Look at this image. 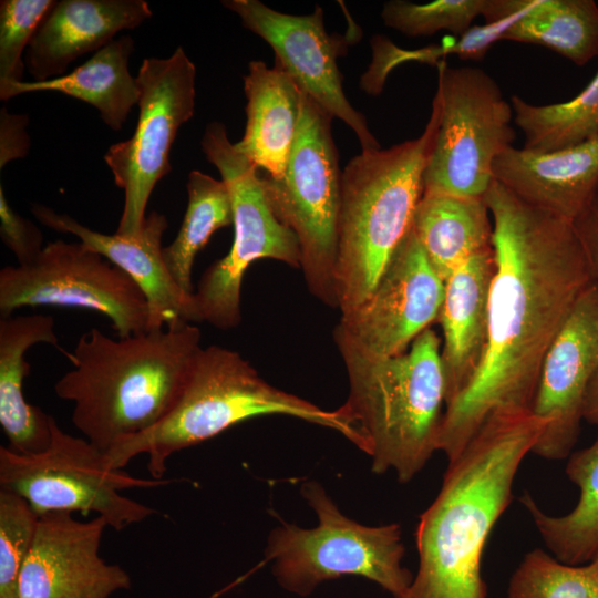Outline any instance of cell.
Masks as SVG:
<instances>
[{"instance_id":"6da1fadb","label":"cell","mask_w":598,"mask_h":598,"mask_svg":"<svg viewBox=\"0 0 598 598\" xmlns=\"http://www.w3.org/2000/svg\"><path fill=\"white\" fill-rule=\"evenodd\" d=\"M484 199L495 255L487 346L468 386L444 410L439 451L448 463L489 416L532 411L544 359L592 281L570 220L520 200L496 181Z\"/></svg>"},{"instance_id":"7a4b0ae2","label":"cell","mask_w":598,"mask_h":598,"mask_svg":"<svg viewBox=\"0 0 598 598\" xmlns=\"http://www.w3.org/2000/svg\"><path fill=\"white\" fill-rule=\"evenodd\" d=\"M546 426L532 411L494 414L448 463L440 492L420 516L419 568L401 598H487L481 566L488 535Z\"/></svg>"},{"instance_id":"3957f363","label":"cell","mask_w":598,"mask_h":598,"mask_svg":"<svg viewBox=\"0 0 598 598\" xmlns=\"http://www.w3.org/2000/svg\"><path fill=\"white\" fill-rule=\"evenodd\" d=\"M190 323L112 339L93 328L66 353L55 383L73 425L103 453L159 423L177 402L200 347Z\"/></svg>"},{"instance_id":"277c9868","label":"cell","mask_w":598,"mask_h":598,"mask_svg":"<svg viewBox=\"0 0 598 598\" xmlns=\"http://www.w3.org/2000/svg\"><path fill=\"white\" fill-rule=\"evenodd\" d=\"M333 339L349 382L340 409L357 434V446L371 457L372 472L392 471L401 483L410 482L439 451L445 410L439 336L429 328L406 351L383 358Z\"/></svg>"},{"instance_id":"5b68a950","label":"cell","mask_w":598,"mask_h":598,"mask_svg":"<svg viewBox=\"0 0 598 598\" xmlns=\"http://www.w3.org/2000/svg\"><path fill=\"white\" fill-rule=\"evenodd\" d=\"M437 124L433 99L419 137L385 150L361 151L342 171L336 268L341 315L372 293L412 230Z\"/></svg>"},{"instance_id":"8992f818","label":"cell","mask_w":598,"mask_h":598,"mask_svg":"<svg viewBox=\"0 0 598 598\" xmlns=\"http://www.w3.org/2000/svg\"><path fill=\"white\" fill-rule=\"evenodd\" d=\"M287 415L329 427L353 444L357 435L340 408L328 411L264 380L238 352L219 346L200 348L171 412L152 429L125 439L106 453L111 468L148 456L152 478L163 480L168 458L248 419Z\"/></svg>"},{"instance_id":"52a82bcc","label":"cell","mask_w":598,"mask_h":598,"mask_svg":"<svg viewBox=\"0 0 598 598\" xmlns=\"http://www.w3.org/2000/svg\"><path fill=\"white\" fill-rule=\"evenodd\" d=\"M300 493L318 524L302 528L282 522L270 530L265 556L277 584L306 597L324 581L358 576L401 598L413 575L402 565L400 524L367 526L347 517L317 481L303 483Z\"/></svg>"},{"instance_id":"ba28073f","label":"cell","mask_w":598,"mask_h":598,"mask_svg":"<svg viewBox=\"0 0 598 598\" xmlns=\"http://www.w3.org/2000/svg\"><path fill=\"white\" fill-rule=\"evenodd\" d=\"M332 120L301 91L299 125L285 174L260 175L272 213L298 239L308 290L339 309L336 268L342 172Z\"/></svg>"},{"instance_id":"9c48e42d","label":"cell","mask_w":598,"mask_h":598,"mask_svg":"<svg viewBox=\"0 0 598 598\" xmlns=\"http://www.w3.org/2000/svg\"><path fill=\"white\" fill-rule=\"evenodd\" d=\"M200 147L229 192L234 240L228 254L203 274L189 299L187 321L226 330L240 323L241 282L249 265L269 258L300 268L301 254L296 235L272 213L259 169L230 142L226 126L210 122Z\"/></svg>"},{"instance_id":"30bf717a","label":"cell","mask_w":598,"mask_h":598,"mask_svg":"<svg viewBox=\"0 0 598 598\" xmlns=\"http://www.w3.org/2000/svg\"><path fill=\"white\" fill-rule=\"evenodd\" d=\"M439 124L423 173L424 193L484 198L495 159L515 140L513 109L485 71L437 64Z\"/></svg>"},{"instance_id":"8fae6325","label":"cell","mask_w":598,"mask_h":598,"mask_svg":"<svg viewBox=\"0 0 598 598\" xmlns=\"http://www.w3.org/2000/svg\"><path fill=\"white\" fill-rule=\"evenodd\" d=\"M51 430V443L42 453L23 455L0 447V489L20 495L38 515L93 512L117 532L155 513L122 491L165 486L172 480L141 478L111 468L105 453L86 439L65 433L54 419Z\"/></svg>"},{"instance_id":"7c38bea8","label":"cell","mask_w":598,"mask_h":598,"mask_svg":"<svg viewBox=\"0 0 598 598\" xmlns=\"http://www.w3.org/2000/svg\"><path fill=\"white\" fill-rule=\"evenodd\" d=\"M195 80V64L182 47L168 58L144 59L140 66L135 131L111 145L103 157L116 186L124 190L120 235L142 234L151 194L172 169L169 153L177 132L194 115Z\"/></svg>"},{"instance_id":"4fadbf2b","label":"cell","mask_w":598,"mask_h":598,"mask_svg":"<svg viewBox=\"0 0 598 598\" xmlns=\"http://www.w3.org/2000/svg\"><path fill=\"white\" fill-rule=\"evenodd\" d=\"M95 310L112 321L120 338L148 332V305L122 269L80 241L55 240L34 262L0 270V313L23 307Z\"/></svg>"},{"instance_id":"5bb4252c","label":"cell","mask_w":598,"mask_h":598,"mask_svg":"<svg viewBox=\"0 0 598 598\" xmlns=\"http://www.w3.org/2000/svg\"><path fill=\"white\" fill-rule=\"evenodd\" d=\"M444 291V281L411 230L372 293L341 315L333 337L368 355L400 354L437 321Z\"/></svg>"},{"instance_id":"9a60e30c","label":"cell","mask_w":598,"mask_h":598,"mask_svg":"<svg viewBox=\"0 0 598 598\" xmlns=\"http://www.w3.org/2000/svg\"><path fill=\"white\" fill-rule=\"evenodd\" d=\"M221 3L239 17L244 28L272 48L276 64L303 93L353 131L363 152L381 148L364 115L344 94L337 59L346 45L327 32L321 7L316 6L310 14L293 16L258 0H224Z\"/></svg>"},{"instance_id":"2e32d148","label":"cell","mask_w":598,"mask_h":598,"mask_svg":"<svg viewBox=\"0 0 598 598\" xmlns=\"http://www.w3.org/2000/svg\"><path fill=\"white\" fill-rule=\"evenodd\" d=\"M598 372V282L580 295L542 365L532 412L547 426L532 453L564 460L573 453L586 391Z\"/></svg>"},{"instance_id":"e0dca14e","label":"cell","mask_w":598,"mask_h":598,"mask_svg":"<svg viewBox=\"0 0 598 598\" xmlns=\"http://www.w3.org/2000/svg\"><path fill=\"white\" fill-rule=\"evenodd\" d=\"M107 526L102 516L83 522L69 512L39 515L19 598H109L128 589L130 575L99 554Z\"/></svg>"},{"instance_id":"ac0fdd59","label":"cell","mask_w":598,"mask_h":598,"mask_svg":"<svg viewBox=\"0 0 598 598\" xmlns=\"http://www.w3.org/2000/svg\"><path fill=\"white\" fill-rule=\"evenodd\" d=\"M31 212L43 226L76 236L84 247L106 258L134 280L148 305V331L188 323L190 298L174 282L163 258L162 238L168 226L163 214L151 212L142 234L131 237L93 230L42 204H33Z\"/></svg>"},{"instance_id":"d6986e66","label":"cell","mask_w":598,"mask_h":598,"mask_svg":"<svg viewBox=\"0 0 598 598\" xmlns=\"http://www.w3.org/2000/svg\"><path fill=\"white\" fill-rule=\"evenodd\" d=\"M152 17L144 0H60L40 23L24 54L34 82L64 75L83 54L97 52L123 30Z\"/></svg>"},{"instance_id":"ffe728a7","label":"cell","mask_w":598,"mask_h":598,"mask_svg":"<svg viewBox=\"0 0 598 598\" xmlns=\"http://www.w3.org/2000/svg\"><path fill=\"white\" fill-rule=\"evenodd\" d=\"M493 176L520 200L573 221L598 184V134L545 153L511 146L495 159Z\"/></svg>"},{"instance_id":"44dd1931","label":"cell","mask_w":598,"mask_h":598,"mask_svg":"<svg viewBox=\"0 0 598 598\" xmlns=\"http://www.w3.org/2000/svg\"><path fill=\"white\" fill-rule=\"evenodd\" d=\"M495 271L494 248L465 261L445 280L437 321L441 324V361L445 406L471 383L485 354L488 301Z\"/></svg>"},{"instance_id":"7402d4cb","label":"cell","mask_w":598,"mask_h":598,"mask_svg":"<svg viewBox=\"0 0 598 598\" xmlns=\"http://www.w3.org/2000/svg\"><path fill=\"white\" fill-rule=\"evenodd\" d=\"M244 92L246 126L235 146L265 175L280 178L298 131L301 90L280 65L255 60L244 76Z\"/></svg>"},{"instance_id":"603a6c76","label":"cell","mask_w":598,"mask_h":598,"mask_svg":"<svg viewBox=\"0 0 598 598\" xmlns=\"http://www.w3.org/2000/svg\"><path fill=\"white\" fill-rule=\"evenodd\" d=\"M59 348L54 320L44 315L10 316L0 320V424L9 448L23 455L44 452L52 437L53 416L28 403L23 382L31 367L27 351L34 344Z\"/></svg>"},{"instance_id":"cb8c5ba5","label":"cell","mask_w":598,"mask_h":598,"mask_svg":"<svg viewBox=\"0 0 598 598\" xmlns=\"http://www.w3.org/2000/svg\"><path fill=\"white\" fill-rule=\"evenodd\" d=\"M133 50V38L121 35L65 75L43 82L0 85V99L7 101L25 93L58 92L94 106L111 130L121 131L140 100L136 76L128 68Z\"/></svg>"},{"instance_id":"d4e9b609","label":"cell","mask_w":598,"mask_h":598,"mask_svg":"<svg viewBox=\"0 0 598 598\" xmlns=\"http://www.w3.org/2000/svg\"><path fill=\"white\" fill-rule=\"evenodd\" d=\"M412 230L444 282L470 258L493 248V220L484 198L424 193Z\"/></svg>"},{"instance_id":"484cf974","label":"cell","mask_w":598,"mask_h":598,"mask_svg":"<svg viewBox=\"0 0 598 598\" xmlns=\"http://www.w3.org/2000/svg\"><path fill=\"white\" fill-rule=\"evenodd\" d=\"M566 474L579 488V499L567 514L545 513L527 492L519 502L550 555L568 565H584L598 555V436L568 456Z\"/></svg>"},{"instance_id":"4316f807","label":"cell","mask_w":598,"mask_h":598,"mask_svg":"<svg viewBox=\"0 0 598 598\" xmlns=\"http://www.w3.org/2000/svg\"><path fill=\"white\" fill-rule=\"evenodd\" d=\"M503 40L548 48L578 66L598 56L595 0H535Z\"/></svg>"},{"instance_id":"83f0119b","label":"cell","mask_w":598,"mask_h":598,"mask_svg":"<svg viewBox=\"0 0 598 598\" xmlns=\"http://www.w3.org/2000/svg\"><path fill=\"white\" fill-rule=\"evenodd\" d=\"M186 187V212L175 239L163 248V258L174 282L190 298L195 290L192 283L195 258L215 231L233 225V207L221 179L192 171Z\"/></svg>"},{"instance_id":"f1b7e54d","label":"cell","mask_w":598,"mask_h":598,"mask_svg":"<svg viewBox=\"0 0 598 598\" xmlns=\"http://www.w3.org/2000/svg\"><path fill=\"white\" fill-rule=\"evenodd\" d=\"M511 105L525 136L523 148L545 153L577 145L598 134V71L569 101L534 105L512 95Z\"/></svg>"},{"instance_id":"f546056e","label":"cell","mask_w":598,"mask_h":598,"mask_svg":"<svg viewBox=\"0 0 598 598\" xmlns=\"http://www.w3.org/2000/svg\"><path fill=\"white\" fill-rule=\"evenodd\" d=\"M507 598H598V573L589 563L568 565L535 548L514 570Z\"/></svg>"},{"instance_id":"4dcf8cb0","label":"cell","mask_w":598,"mask_h":598,"mask_svg":"<svg viewBox=\"0 0 598 598\" xmlns=\"http://www.w3.org/2000/svg\"><path fill=\"white\" fill-rule=\"evenodd\" d=\"M486 0H436L415 3L392 0L384 3L381 18L384 24L405 35H432L450 31L461 37L472 28L473 21L483 14Z\"/></svg>"},{"instance_id":"1f68e13d","label":"cell","mask_w":598,"mask_h":598,"mask_svg":"<svg viewBox=\"0 0 598 598\" xmlns=\"http://www.w3.org/2000/svg\"><path fill=\"white\" fill-rule=\"evenodd\" d=\"M373 40L374 62L367 91L379 93L388 73L405 61L426 62L437 66L443 58L450 54H455L462 60H482L489 48L498 41V31L492 24L474 25L457 40L451 39L440 45L413 51L403 50L382 37Z\"/></svg>"},{"instance_id":"d6a6232c","label":"cell","mask_w":598,"mask_h":598,"mask_svg":"<svg viewBox=\"0 0 598 598\" xmlns=\"http://www.w3.org/2000/svg\"><path fill=\"white\" fill-rule=\"evenodd\" d=\"M39 515L20 495L0 489V598H19V580Z\"/></svg>"},{"instance_id":"836d02e7","label":"cell","mask_w":598,"mask_h":598,"mask_svg":"<svg viewBox=\"0 0 598 598\" xmlns=\"http://www.w3.org/2000/svg\"><path fill=\"white\" fill-rule=\"evenodd\" d=\"M54 0L0 1V85L22 82L25 51Z\"/></svg>"},{"instance_id":"e575fe53","label":"cell","mask_w":598,"mask_h":598,"mask_svg":"<svg viewBox=\"0 0 598 598\" xmlns=\"http://www.w3.org/2000/svg\"><path fill=\"white\" fill-rule=\"evenodd\" d=\"M0 237L4 246L14 255L19 266L34 262L44 248L40 228L9 205L2 185L0 186Z\"/></svg>"},{"instance_id":"d590c367","label":"cell","mask_w":598,"mask_h":598,"mask_svg":"<svg viewBox=\"0 0 598 598\" xmlns=\"http://www.w3.org/2000/svg\"><path fill=\"white\" fill-rule=\"evenodd\" d=\"M571 223L584 251L590 277L598 282V184Z\"/></svg>"},{"instance_id":"8d00e7d4","label":"cell","mask_w":598,"mask_h":598,"mask_svg":"<svg viewBox=\"0 0 598 598\" xmlns=\"http://www.w3.org/2000/svg\"><path fill=\"white\" fill-rule=\"evenodd\" d=\"M28 116L11 114L6 107L0 112V169L10 161L24 157L30 148L25 131Z\"/></svg>"},{"instance_id":"74e56055","label":"cell","mask_w":598,"mask_h":598,"mask_svg":"<svg viewBox=\"0 0 598 598\" xmlns=\"http://www.w3.org/2000/svg\"><path fill=\"white\" fill-rule=\"evenodd\" d=\"M582 419L598 425V372L592 378L584 400Z\"/></svg>"},{"instance_id":"f35d334b","label":"cell","mask_w":598,"mask_h":598,"mask_svg":"<svg viewBox=\"0 0 598 598\" xmlns=\"http://www.w3.org/2000/svg\"><path fill=\"white\" fill-rule=\"evenodd\" d=\"M589 564L598 573V555Z\"/></svg>"}]
</instances>
